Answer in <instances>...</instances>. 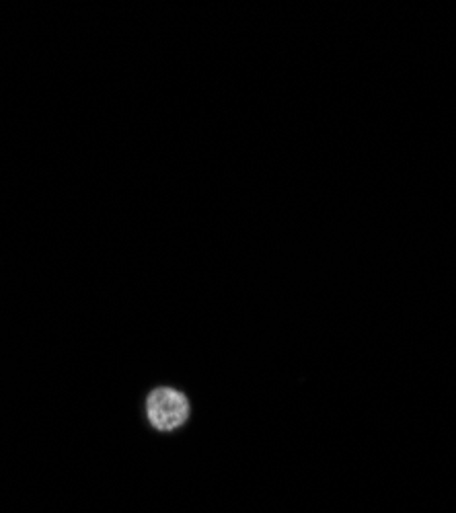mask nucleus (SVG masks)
Instances as JSON below:
<instances>
[{
    "instance_id": "f257e3e1",
    "label": "nucleus",
    "mask_w": 456,
    "mask_h": 513,
    "mask_svg": "<svg viewBox=\"0 0 456 513\" xmlns=\"http://www.w3.org/2000/svg\"><path fill=\"white\" fill-rule=\"evenodd\" d=\"M146 411L150 423L157 429L173 431L185 423L189 415V403L175 388H157L150 394Z\"/></svg>"
}]
</instances>
